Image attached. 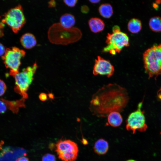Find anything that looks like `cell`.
I'll return each mask as SVG.
<instances>
[{"label":"cell","mask_w":161,"mask_h":161,"mask_svg":"<svg viewBox=\"0 0 161 161\" xmlns=\"http://www.w3.org/2000/svg\"><path fill=\"white\" fill-rule=\"evenodd\" d=\"M81 33L78 28H67L59 23L53 24L49 28L48 36L49 41L56 44L67 45L78 40Z\"/></svg>","instance_id":"obj_2"},{"label":"cell","mask_w":161,"mask_h":161,"mask_svg":"<svg viewBox=\"0 0 161 161\" xmlns=\"http://www.w3.org/2000/svg\"><path fill=\"white\" fill-rule=\"evenodd\" d=\"M39 98L41 100L43 101H45L47 99V95L44 93H41L39 95Z\"/></svg>","instance_id":"obj_24"},{"label":"cell","mask_w":161,"mask_h":161,"mask_svg":"<svg viewBox=\"0 0 161 161\" xmlns=\"http://www.w3.org/2000/svg\"><path fill=\"white\" fill-rule=\"evenodd\" d=\"M6 111L7 109L11 111L14 113H17L21 107H24L25 100L21 98L16 101H9L2 99Z\"/></svg>","instance_id":"obj_11"},{"label":"cell","mask_w":161,"mask_h":161,"mask_svg":"<svg viewBox=\"0 0 161 161\" xmlns=\"http://www.w3.org/2000/svg\"><path fill=\"white\" fill-rule=\"evenodd\" d=\"M126 161H135V160H127Z\"/></svg>","instance_id":"obj_31"},{"label":"cell","mask_w":161,"mask_h":161,"mask_svg":"<svg viewBox=\"0 0 161 161\" xmlns=\"http://www.w3.org/2000/svg\"><path fill=\"white\" fill-rule=\"evenodd\" d=\"M98 11L102 17L107 18H110L113 13L112 6L109 3L101 4L99 7Z\"/></svg>","instance_id":"obj_18"},{"label":"cell","mask_w":161,"mask_h":161,"mask_svg":"<svg viewBox=\"0 0 161 161\" xmlns=\"http://www.w3.org/2000/svg\"><path fill=\"white\" fill-rule=\"evenodd\" d=\"M109 144L108 142L103 139H100L95 143L93 149L95 153L98 155H103L105 154L109 149Z\"/></svg>","instance_id":"obj_15"},{"label":"cell","mask_w":161,"mask_h":161,"mask_svg":"<svg viewBox=\"0 0 161 161\" xmlns=\"http://www.w3.org/2000/svg\"><path fill=\"white\" fill-rule=\"evenodd\" d=\"M16 161H29L28 158L22 156L18 158Z\"/></svg>","instance_id":"obj_26"},{"label":"cell","mask_w":161,"mask_h":161,"mask_svg":"<svg viewBox=\"0 0 161 161\" xmlns=\"http://www.w3.org/2000/svg\"><path fill=\"white\" fill-rule=\"evenodd\" d=\"M60 24L67 28L73 27L75 22L74 16L69 13H65L62 15L60 18Z\"/></svg>","instance_id":"obj_16"},{"label":"cell","mask_w":161,"mask_h":161,"mask_svg":"<svg viewBox=\"0 0 161 161\" xmlns=\"http://www.w3.org/2000/svg\"><path fill=\"white\" fill-rule=\"evenodd\" d=\"M6 50L5 47L1 44L0 43V56L4 54Z\"/></svg>","instance_id":"obj_23"},{"label":"cell","mask_w":161,"mask_h":161,"mask_svg":"<svg viewBox=\"0 0 161 161\" xmlns=\"http://www.w3.org/2000/svg\"><path fill=\"white\" fill-rule=\"evenodd\" d=\"M142 103L141 102L138 104L137 109L129 114L126 120V129L133 134L137 130L145 131L147 128L144 112L141 110Z\"/></svg>","instance_id":"obj_9"},{"label":"cell","mask_w":161,"mask_h":161,"mask_svg":"<svg viewBox=\"0 0 161 161\" xmlns=\"http://www.w3.org/2000/svg\"><path fill=\"white\" fill-rule=\"evenodd\" d=\"M128 30L132 33H137L141 29L142 26L141 21L138 19L132 18L128 23Z\"/></svg>","instance_id":"obj_17"},{"label":"cell","mask_w":161,"mask_h":161,"mask_svg":"<svg viewBox=\"0 0 161 161\" xmlns=\"http://www.w3.org/2000/svg\"><path fill=\"white\" fill-rule=\"evenodd\" d=\"M78 1L77 0H71L64 1V2L68 6L70 7H74L77 3Z\"/></svg>","instance_id":"obj_22"},{"label":"cell","mask_w":161,"mask_h":161,"mask_svg":"<svg viewBox=\"0 0 161 161\" xmlns=\"http://www.w3.org/2000/svg\"><path fill=\"white\" fill-rule=\"evenodd\" d=\"M149 25L151 30L155 32L161 31V17L156 16L151 18L149 21Z\"/></svg>","instance_id":"obj_19"},{"label":"cell","mask_w":161,"mask_h":161,"mask_svg":"<svg viewBox=\"0 0 161 161\" xmlns=\"http://www.w3.org/2000/svg\"><path fill=\"white\" fill-rule=\"evenodd\" d=\"M38 68L35 62L32 66L27 67L21 72L11 75L15 81L14 90L25 100L28 98L27 91L33 79V76Z\"/></svg>","instance_id":"obj_5"},{"label":"cell","mask_w":161,"mask_h":161,"mask_svg":"<svg viewBox=\"0 0 161 161\" xmlns=\"http://www.w3.org/2000/svg\"><path fill=\"white\" fill-rule=\"evenodd\" d=\"M114 72V67L109 60L99 56L95 59L92 71L93 75H106L109 78L113 75Z\"/></svg>","instance_id":"obj_10"},{"label":"cell","mask_w":161,"mask_h":161,"mask_svg":"<svg viewBox=\"0 0 161 161\" xmlns=\"http://www.w3.org/2000/svg\"><path fill=\"white\" fill-rule=\"evenodd\" d=\"M109 124L112 126L117 127L122 124L123 119L120 112L114 111L110 113L107 116Z\"/></svg>","instance_id":"obj_14"},{"label":"cell","mask_w":161,"mask_h":161,"mask_svg":"<svg viewBox=\"0 0 161 161\" xmlns=\"http://www.w3.org/2000/svg\"><path fill=\"white\" fill-rule=\"evenodd\" d=\"M143 59L149 78L161 73V44L154 45L145 51Z\"/></svg>","instance_id":"obj_4"},{"label":"cell","mask_w":161,"mask_h":161,"mask_svg":"<svg viewBox=\"0 0 161 161\" xmlns=\"http://www.w3.org/2000/svg\"><path fill=\"white\" fill-rule=\"evenodd\" d=\"M42 161H56L55 156L52 154H47L43 156Z\"/></svg>","instance_id":"obj_20"},{"label":"cell","mask_w":161,"mask_h":161,"mask_svg":"<svg viewBox=\"0 0 161 161\" xmlns=\"http://www.w3.org/2000/svg\"><path fill=\"white\" fill-rule=\"evenodd\" d=\"M91 3L93 4H96L99 3L100 1V0H89Z\"/></svg>","instance_id":"obj_29"},{"label":"cell","mask_w":161,"mask_h":161,"mask_svg":"<svg viewBox=\"0 0 161 161\" xmlns=\"http://www.w3.org/2000/svg\"><path fill=\"white\" fill-rule=\"evenodd\" d=\"M129 97L127 90L116 83H110L99 89L94 94L89 110L98 117H107L114 111L122 112L127 105Z\"/></svg>","instance_id":"obj_1"},{"label":"cell","mask_w":161,"mask_h":161,"mask_svg":"<svg viewBox=\"0 0 161 161\" xmlns=\"http://www.w3.org/2000/svg\"><path fill=\"white\" fill-rule=\"evenodd\" d=\"M4 27L3 23L1 21L0 22V37L3 36L4 35L3 32V28Z\"/></svg>","instance_id":"obj_25"},{"label":"cell","mask_w":161,"mask_h":161,"mask_svg":"<svg viewBox=\"0 0 161 161\" xmlns=\"http://www.w3.org/2000/svg\"><path fill=\"white\" fill-rule=\"evenodd\" d=\"M106 38L107 46L103 48L102 52H109L111 55H114L120 52L124 47L129 45L128 35L121 31L117 25L113 27L112 33H108Z\"/></svg>","instance_id":"obj_3"},{"label":"cell","mask_w":161,"mask_h":161,"mask_svg":"<svg viewBox=\"0 0 161 161\" xmlns=\"http://www.w3.org/2000/svg\"><path fill=\"white\" fill-rule=\"evenodd\" d=\"M88 24L92 32L96 33L102 31L104 30L105 24L103 21L98 18H92L88 21Z\"/></svg>","instance_id":"obj_12"},{"label":"cell","mask_w":161,"mask_h":161,"mask_svg":"<svg viewBox=\"0 0 161 161\" xmlns=\"http://www.w3.org/2000/svg\"><path fill=\"white\" fill-rule=\"evenodd\" d=\"M6 89V86L4 82L0 79V96L4 94Z\"/></svg>","instance_id":"obj_21"},{"label":"cell","mask_w":161,"mask_h":161,"mask_svg":"<svg viewBox=\"0 0 161 161\" xmlns=\"http://www.w3.org/2000/svg\"><path fill=\"white\" fill-rule=\"evenodd\" d=\"M3 143V141H1L0 142V150L1 149V146Z\"/></svg>","instance_id":"obj_30"},{"label":"cell","mask_w":161,"mask_h":161,"mask_svg":"<svg viewBox=\"0 0 161 161\" xmlns=\"http://www.w3.org/2000/svg\"><path fill=\"white\" fill-rule=\"evenodd\" d=\"M56 3L54 1H51L49 2V7H54Z\"/></svg>","instance_id":"obj_27"},{"label":"cell","mask_w":161,"mask_h":161,"mask_svg":"<svg viewBox=\"0 0 161 161\" xmlns=\"http://www.w3.org/2000/svg\"><path fill=\"white\" fill-rule=\"evenodd\" d=\"M82 11L84 13H87V12H88V7H85L84 6V7H83L81 9Z\"/></svg>","instance_id":"obj_28"},{"label":"cell","mask_w":161,"mask_h":161,"mask_svg":"<svg viewBox=\"0 0 161 161\" xmlns=\"http://www.w3.org/2000/svg\"><path fill=\"white\" fill-rule=\"evenodd\" d=\"M56 152L63 161H75L77 157L78 148L77 144L70 140H60L55 145Z\"/></svg>","instance_id":"obj_6"},{"label":"cell","mask_w":161,"mask_h":161,"mask_svg":"<svg viewBox=\"0 0 161 161\" xmlns=\"http://www.w3.org/2000/svg\"><path fill=\"white\" fill-rule=\"evenodd\" d=\"M25 54L24 51L16 47L7 49L2 57L6 67L10 70V75L19 72L21 59Z\"/></svg>","instance_id":"obj_7"},{"label":"cell","mask_w":161,"mask_h":161,"mask_svg":"<svg viewBox=\"0 0 161 161\" xmlns=\"http://www.w3.org/2000/svg\"><path fill=\"white\" fill-rule=\"evenodd\" d=\"M4 16L2 22L8 24L15 33L21 29L26 22L23 10L20 5L9 10Z\"/></svg>","instance_id":"obj_8"},{"label":"cell","mask_w":161,"mask_h":161,"mask_svg":"<svg viewBox=\"0 0 161 161\" xmlns=\"http://www.w3.org/2000/svg\"><path fill=\"white\" fill-rule=\"evenodd\" d=\"M20 42L23 47L27 49L33 47L36 44L35 37L32 34L30 33L23 34L20 38Z\"/></svg>","instance_id":"obj_13"}]
</instances>
